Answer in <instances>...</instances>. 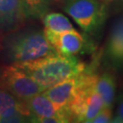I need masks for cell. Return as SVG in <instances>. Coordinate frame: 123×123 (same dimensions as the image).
I'll use <instances>...</instances> for the list:
<instances>
[{
  "label": "cell",
  "mask_w": 123,
  "mask_h": 123,
  "mask_svg": "<svg viewBox=\"0 0 123 123\" xmlns=\"http://www.w3.org/2000/svg\"><path fill=\"white\" fill-rule=\"evenodd\" d=\"M34 117V122L63 123L71 122L68 109H60L41 92L24 101Z\"/></svg>",
  "instance_id": "obj_6"
},
{
  "label": "cell",
  "mask_w": 123,
  "mask_h": 123,
  "mask_svg": "<svg viewBox=\"0 0 123 123\" xmlns=\"http://www.w3.org/2000/svg\"><path fill=\"white\" fill-rule=\"evenodd\" d=\"M20 68L46 90L63 80L78 76L86 70L82 62L74 56L51 54L36 60L14 64Z\"/></svg>",
  "instance_id": "obj_1"
},
{
  "label": "cell",
  "mask_w": 123,
  "mask_h": 123,
  "mask_svg": "<svg viewBox=\"0 0 123 123\" xmlns=\"http://www.w3.org/2000/svg\"><path fill=\"white\" fill-rule=\"evenodd\" d=\"M45 36L56 51L62 55L75 56L85 48L84 37L75 28L57 35L45 34Z\"/></svg>",
  "instance_id": "obj_8"
},
{
  "label": "cell",
  "mask_w": 123,
  "mask_h": 123,
  "mask_svg": "<svg viewBox=\"0 0 123 123\" xmlns=\"http://www.w3.org/2000/svg\"><path fill=\"white\" fill-rule=\"evenodd\" d=\"M95 88L102 98L104 106L107 108H111L115 98L116 83L113 76L110 73H104L101 76H98Z\"/></svg>",
  "instance_id": "obj_11"
},
{
  "label": "cell",
  "mask_w": 123,
  "mask_h": 123,
  "mask_svg": "<svg viewBox=\"0 0 123 123\" xmlns=\"http://www.w3.org/2000/svg\"><path fill=\"white\" fill-rule=\"evenodd\" d=\"M0 88L21 101H26L44 88L14 64L0 66Z\"/></svg>",
  "instance_id": "obj_4"
},
{
  "label": "cell",
  "mask_w": 123,
  "mask_h": 123,
  "mask_svg": "<svg viewBox=\"0 0 123 123\" xmlns=\"http://www.w3.org/2000/svg\"><path fill=\"white\" fill-rule=\"evenodd\" d=\"M1 53L9 64L36 60L57 53L45 36L44 30L19 27L5 35Z\"/></svg>",
  "instance_id": "obj_2"
},
{
  "label": "cell",
  "mask_w": 123,
  "mask_h": 123,
  "mask_svg": "<svg viewBox=\"0 0 123 123\" xmlns=\"http://www.w3.org/2000/svg\"><path fill=\"white\" fill-rule=\"evenodd\" d=\"M107 50L111 61L123 64V19L112 31Z\"/></svg>",
  "instance_id": "obj_13"
},
{
  "label": "cell",
  "mask_w": 123,
  "mask_h": 123,
  "mask_svg": "<svg viewBox=\"0 0 123 123\" xmlns=\"http://www.w3.org/2000/svg\"><path fill=\"white\" fill-rule=\"evenodd\" d=\"M112 122H119V123L123 122V99L119 103L117 115H116V117L114 118V119L112 120Z\"/></svg>",
  "instance_id": "obj_16"
},
{
  "label": "cell",
  "mask_w": 123,
  "mask_h": 123,
  "mask_svg": "<svg viewBox=\"0 0 123 123\" xmlns=\"http://www.w3.org/2000/svg\"><path fill=\"white\" fill-rule=\"evenodd\" d=\"M34 122V117L24 101L0 88V123Z\"/></svg>",
  "instance_id": "obj_7"
},
{
  "label": "cell",
  "mask_w": 123,
  "mask_h": 123,
  "mask_svg": "<svg viewBox=\"0 0 123 123\" xmlns=\"http://www.w3.org/2000/svg\"><path fill=\"white\" fill-rule=\"evenodd\" d=\"M111 108H103L91 120L90 123H108L112 121Z\"/></svg>",
  "instance_id": "obj_15"
},
{
  "label": "cell",
  "mask_w": 123,
  "mask_h": 123,
  "mask_svg": "<svg viewBox=\"0 0 123 123\" xmlns=\"http://www.w3.org/2000/svg\"><path fill=\"white\" fill-rule=\"evenodd\" d=\"M45 34L57 35L63 32L74 29L68 18L60 13H47L43 17Z\"/></svg>",
  "instance_id": "obj_12"
},
{
  "label": "cell",
  "mask_w": 123,
  "mask_h": 123,
  "mask_svg": "<svg viewBox=\"0 0 123 123\" xmlns=\"http://www.w3.org/2000/svg\"><path fill=\"white\" fill-rule=\"evenodd\" d=\"M64 11L88 33L97 30L105 18V6L98 0H65Z\"/></svg>",
  "instance_id": "obj_5"
},
{
  "label": "cell",
  "mask_w": 123,
  "mask_h": 123,
  "mask_svg": "<svg viewBox=\"0 0 123 123\" xmlns=\"http://www.w3.org/2000/svg\"><path fill=\"white\" fill-rule=\"evenodd\" d=\"M25 19L21 0H0V34L16 30Z\"/></svg>",
  "instance_id": "obj_9"
},
{
  "label": "cell",
  "mask_w": 123,
  "mask_h": 123,
  "mask_svg": "<svg viewBox=\"0 0 123 123\" xmlns=\"http://www.w3.org/2000/svg\"><path fill=\"white\" fill-rule=\"evenodd\" d=\"M51 0H21L25 18H43L48 12Z\"/></svg>",
  "instance_id": "obj_14"
},
{
  "label": "cell",
  "mask_w": 123,
  "mask_h": 123,
  "mask_svg": "<svg viewBox=\"0 0 123 123\" xmlns=\"http://www.w3.org/2000/svg\"><path fill=\"white\" fill-rule=\"evenodd\" d=\"M83 73V72H82ZM80 75L63 80L43 91L46 97L60 109H67L80 82Z\"/></svg>",
  "instance_id": "obj_10"
},
{
  "label": "cell",
  "mask_w": 123,
  "mask_h": 123,
  "mask_svg": "<svg viewBox=\"0 0 123 123\" xmlns=\"http://www.w3.org/2000/svg\"><path fill=\"white\" fill-rule=\"evenodd\" d=\"M98 75L87 72L80 75V82L74 97L68 106L72 121L90 122V120L105 108L102 98L95 88Z\"/></svg>",
  "instance_id": "obj_3"
}]
</instances>
